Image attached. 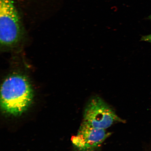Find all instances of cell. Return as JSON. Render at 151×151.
Listing matches in <instances>:
<instances>
[{
    "label": "cell",
    "mask_w": 151,
    "mask_h": 151,
    "mask_svg": "<svg viewBox=\"0 0 151 151\" xmlns=\"http://www.w3.org/2000/svg\"><path fill=\"white\" fill-rule=\"evenodd\" d=\"M111 135L106 129L94 128L83 122L73 142L78 151H95Z\"/></svg>",
    "instance_id": "obj_4"
},
{
    "label": "cell",
    "mask_w": 151,
    "mask_h": 151,
    "mask_svg": "<svg viewBox=\"0 0 151 151\" xmlns=\"http://www.w3.org/2000/svg\"><path fill=\"white\" fill-rule=\"evenodd\" d=\"M1 105L6 112L14 115L22 114L27 109L33 98L29 81L20 74L9 76L1 86Z\"/></svg>",
    "instance_id": "obj_1"
},
{
    "label": "cell",
    "mask_w": 151,
    "mask_h": 151,
    "mask_svg": "<svg viewBox=\"0 0 151 151\" xmlns=\"http://www.w3.org/2000/svg\"><path fill=\"white\" fill-rule=\"evenodd\" d=\"M21 28L18 14L12 0L0 1V42L3 46L16 44L20 39Z\"/></svg>",
    "instance_id": "obj_3"
},
{
    "label": "cell",
    "mask_w": 151,
    "mask_h": 151,
    "mask_svg": "<svg viewBox=\"0 0 151 151\" xmlns=\"http://www.w3.org/2000/svg\"><path fill=\"white\" fill-rule=\"evenodd\" d=\"M149 18H150V19H151V14L150 15V16L149 17Z\"/></svg>",
    "instance_id": "obj_6"
},
{
    "label": "cell",
    "mask_w": 151,
    "mask_h": 151,
    "mask_svg": "<svg viewBox=\"0 0 151 151\" xmlns=\"http://www.w3.org/2000/svg\"><path fill=\"white\" fill-rule=\"evenodd\" d=\"M141 40L151 43V34L150 35L143 36L141 38Z\"/></svg>",
    "instance_id": "obj_5"
},
{
    "label": "cell",
    "mask_w": 151,
    "mask_h": 151,
    "mask_svg": "<svg viewBox=\"0 0 151 151\" xmlns=\"http://www.w3.org/2000/svg\"><path fill=\"white\" fill-rule=\"evenodd\" d=\"M83 116V122L101 129H106L114 123L124 121L108 104L97 95L92 96L88 100Z\"/></svg>",
    "instance_id": "obj_2"
}]
</instances>
